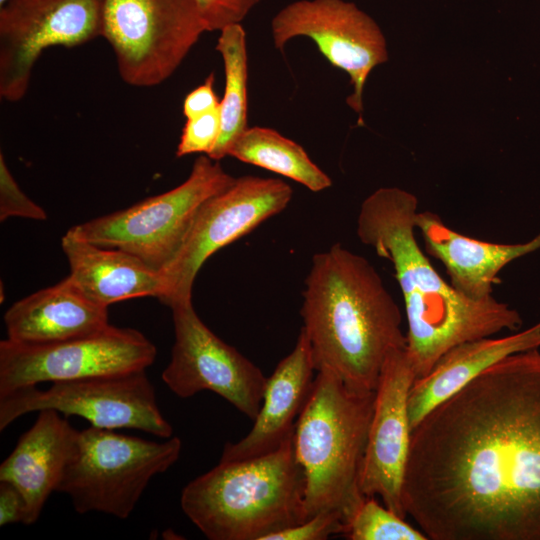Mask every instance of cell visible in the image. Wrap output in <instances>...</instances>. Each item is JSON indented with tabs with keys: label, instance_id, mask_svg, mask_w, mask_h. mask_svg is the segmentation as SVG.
Returning <instances> with one entry per match:
<instances>
[{
	"label": "cell",
	"instance_id": "6da1fadb",
	"mask_svg": "<svg viewBox=\"0 0 540 540\" xmlns=\"http://www.w3.org/2000/svg\"><path fill=\"white\" fill-rule=\"evenodd\" d=\"M403 504L428 539L540 540V351L509 355L411 430Z\"/></svg>",
	"mask_w": 540,
	"mask_h": 540
},
{
	"label": "cell",
	"instance_id": "7a4b0ae2",
	"mask_svg": "<svg viewBox=\"0 0 540 540\" xmlns=\"http://www.w3.org/2000/svg\"><path fill=\"white\" fill-rule=\"evenodd\" d=\"M416 196L397 187L375 190L361 204L359 240L391 262L402 292L408 322L407 353L417 378L426 376L454 346L516 331V309L490 296L471 299L447 283L416 239Z\"/></svg>",
	"mask_w": 540,
	"mask_h": 540
},
{
	"label": "cell",
	"instance_id": "3957f363",
	"mask_svg": "<svg viewBox=\"0 0 540 540\" xmlns=\"http://www.w3.org/2000/svg\"><path fill=\"white\" fill-rule=\"evenodd\" d=\"M316 371L375 391L388 354L407 346L400 309L375 267L341 244L312 258L300 310Z\"/></svg>",
	"mask_w": 540,
	"mask_h": 540
},
{
	"label": "cell",
	"instance_id": "277c9868",
	"mask_svg": "<svg viewBox=\"0 0 540 540\" xmlns=\"http://www.w3.org/2000/svg\"><path fill=\"white\" fill-rule=\"evenodd\" d=\"M293 436L268 454L219 461L182 490L185 515L210 540H266L307 519Z\"/></svg>",
	"mask_w": 540,
	"mask_h": 540
},
{
	"label": "cell",
	"instance_id": "5b68a950",
	"mask_svg": "<svg viewBox=\"0 0 540 540\" xmlns=\"http://www.w3.org/2000/svg\"><path fill=\"white\" fill-rule=\"evenodd\" d=\"M374 399L375 391L353 390L334 372L317 371L293 434L307 519L337 511L348 522L364 499L359 480Z\"/></svg>",
	"mask_w": 540,
	"mask_h": 540
},
{
	"label": "cell",
	"instance_id": "8992f818",
	"mask_svg": "<svg viewBox=\"0 0 540 540\" xmlns=\"http://www.w3.org/2000/svg\"><path fill=\"white\" fill-rule=\"evenodd\" d=\"M181 449L175 436L158 442L90 426L79 431L76 452L57 492L70 497L77 513L126 519L150 480L166 472Z\"/></svg>",
	"mask_w": 540,
	"mask_h": 540
},
{
	"label": "cell",
	"instance_id": "52a82bcc",
	"mask_svg": "<svg viewBox=\"0 0 540 540\" xmlns=\"http://www.w3.org/2000/svg\"><path fill=\"white\" fill-rule=\"evenodd\" d=\"M219 161L198 156L188 178L128 208L77 224V237L126 251L162 271L181 247L201 205L232 183Z\"/></svg>",
	"mask_w": 540,
	"mask_h": 540
},
{
	"label": "cell",
	"instance_id": "ba28073f",
	"mask_svg": "<svg viewBox=\"0 0 540 540\" xmlns=\"http://www.w3.org/2000/svg\"><path fill=\"white\" fill-rule=\"evenodd\" d=\"M204 32L195 0H104L101 37L134 87L167 80Z\"/></svg>",
	"mask_w": 540,
	"mask_h": 540
},
{
	"label": "cell",
	"instance_id": "9c48e42d",
	"mask_svg": "<svg viewBox=\"0 0 540 540\" xmlns=\"http://www.w3.org/2000/svg\"><path fill=\"white\" fill-rule=\"evenodd\" d=\"M292 196L281 179L246 175L207 199L178 252L160 271L165 288L160 302L168 307L192 302L195 278L207 259L282 212Z\"/></svg>",
	"mask_w": 540,
	"mask_h": 540
},
{
	"label": "cell",
	"instance_id": "30bf717a",
	"mask_svg": "<svg viewBox=\"0 0 540 540\" xmlns=\"http://www.w3.org/2000/svg\"><path fill=\"white\" fill-rule=\"evenodd\" d=\"M53 409L103 429H137L161 439L173 428L162 415L146 371L55 382L47 389L21 388L0 396V431L27 413Z\"/></svg>",
	"mask_w": 540,
	"mask_h": 540
},
{
	"label": "cell",
	"instance_id": "8fae6325",
	"mask_svg": "<svg viewBox=\"0 0 540 540\" xmlns=\"http://www.w3.org/2000/svg\"><path fill=\"white\" fill-rule=\"evenodd\" d=\"M155 345L140 331L110 325L86 337L45 345L0 342V396L37 386L146 370Z\"/></svg>",
	"mask_w": 540,
	"mask_h": 540
},
{
	"label": "cell",
	"instance_id": "7c38bea8",
	"mask_svg": "<svg viewBox=\"0 0 540 540\" xmlns=\"http://www.w3.org/2000/svg\"><path fill=\"white\" fill-rule=\"evenodd\" d=\"M104 0H7L0 6V97L20 101L44 50L74 47L102 31Z\"/></svg>",
	"mask_w": 540,
	"mask_h": 540
},
{
	"label": "cell",
	"instance_id": "4fadbf2b",
	"mask_svg": "<svg viewBox=\"0 0 540 540\" xmlns=\"http://www.w3.org/2000/svg\"><path fill=\"white\" fill-rule=\"evenodd\" d=\"M175 340L162 380L180 398L211 391L248 418L257 416L267 377L236 348L213 333L192 302L170 307Z\"/></svg>",
	"mask_w": 540,
	"mask_h": 540
},
{
	"label": "cell",
	"instance_id": "5bb4252c",
	"mask_svg": "<svg viewBox=\"0 0 540 540\" xmlns=\"http://www.w3.org/2000/svg\"><path fill=\"white\" fill-rule=\"evenodd\" d=\"M271 32L280 50L293 38L311 39L332 66L348 74L353 93L347 104L362 114L368 76L388 60L384 35L373 18L344 0H299L274 16Z\"/></svg>",
	"mask_w": 540,
	"mask_h": 540
},
{
	"label": "cell",
	"instance_id": "9a60e30c",
	"mask_svg": "<svg viewBox=\"0 0 540 540\" xmlns=\"http://www.w3.org/2000/svg\"><path fill=\"white\" fill-rule=\"evenodd\" d=\"M415 379L406 347L392 350L375 389L359 480L365 497L380 496L388 509L404 519L403 482L412 430L408 396Z\"/></svg>",
	"mask_w": 540,
	"mask_h": 540
},
{
	"label": "cell",
	"instance_id": "2e32d148",
	"mask_svg": "<svg viewBox=\"0 0 540 540\" xmlns=\"http://www.w3.org/2000/svg\"><path fill=\"white\" fill-rule=\"evenodd\" d=\"M314 371L311 345L301 328L293 350L267 378L262 404L252 429L238 442L226 443L220 461L268 454L293 436L296 421L313 384Z\"/></svg>",
	"mask_w": 540,
	"mask_h": 540
},
{
	"label": "cell",
	"instance_id": "e0dca14e",
	"mask_svg": "<svg viewBox=\"0 0 540 540\" xmlns=\"http://www.w3.org/2000/svg\"><path fill=\"white\" fill-rule=\"evenodd\" d=\"M61 415L53 409L38 411L34 424L0 465V481L14 485L25 498L26 525L38 520L77 449L79 431Z\"/></svg>",
	"mask_w": 540,
	"mask_h": 540
},
{
	"label": "cell",
	"instance_id": "ac0fdd59",
	"mask_svg": "<svg viewBox=\"0 0 540 540\" xmlns=\"http://www.w3.org/2000/svg\"><path fill=\"white\" fill-rule=\"evenodd\" d=\"M8 340L45 345L90 336L110 326L108 308L69 278L15 302L4 314Z\"/></svg>",
	"mask_w": 540,
	"mask_h": 540
},
{
	"label": "cell",
	"instance_id": "d6986e66",
	"mask_svg": "<svg viewBox=\"0 0 540 540\" xmlns=\"http://www.w3.org/2000/svg\"><path fill=\"white\" fill-rule=\"evenodd\" d=\"M415 223L427 253L443 264L451 285L475 300L492 296L493 284L506 265L540 249V233L524 243L501 244L458 233L429 211L418 212Z\"/></svg>",
	"mask_w": 540,
	"mask_h": 540
},
{
	"label": "cell",
	"instance_id": "ffe728a7",
	"mask_svg": "<svg viewBox=\"0 0 540 540\" xmlns=\"http://www.w3.org/2000/svg\"><path fill=\"white\" fill-rule=\"evenodd\" d=\"M61 247L69 265V278L92 301L111 304L138 297L164 295L160 271L120 249L106 248L81 239L67 230Z\"/></svg>",
	"mask_w": 540,
	"mask_h": 540
},
{
	"label": "cell",
	"instance_id": "44dd1931",
	"mask_svg": "<svg viewBox=\"0 0 540 540\" xmlns=\"http://www.w3.org/2000/svg\"><path fill=\"white\" fill-rule=\"evenodd\" d=\"M540 347V322L515 334L482 337L448 350L424 377L414 380L408 396L411 429L434 407L503 358Z\"/></svg>",
	"mask_w": 540,
	"mask_h": 540
},
{
	"label": "cell",
	"instance_id": "7402d4cb",
	"mask_svg": "<svg viewBox=\"0 0 540 540\" xmlns=\"http://www.w3.org/2000/svg\"><path fill=\"white\" fill-rule=\"evenodd\" d=\"M227 156L289 178L312 192L332 185L301 145L271 128L248 127L232 142Z\"/></svg>",
	"mask_w": 540,
	"mask_h": 540
},
{
	"label": "cell",
	"instance_id": "603a6c76",
	"mask_svg": "<svg viewBox=\"0 0 540 540\" xmlns=\"http://www.w3.org/2000/svg\"><path fill=\"white\" fill-rule=\"evenodd\" d=\"M215 48L223 61L225 86L219 106L221 133L209 157L220 161L227 156L232 142L248 128V55L242 25L222 29Z\"/></svg>",
	"mask_w": 540,
	"mask_h": 540
},
{
	"label": "cell",
	"instance_id": "cb8c5ba5",
	"mask_svg": "<svg viewBox=\"0 0 540 540\" xmlns=\"http://www.w3.org/2000/svg\"><path fill=\"white\" fill-rule=\"evenodd\" d=\"M350 540H426L422 530L414 528L375 497H364L351 515L344 533Z\"/></svg>",
	"mask_w": 540,
	"mask_h": 540
},
{
	"label": "cell",
	"instance_id": "d4e9b609",
	"mask_svg": "<svg viewBox=\"0 0 540 540\" xmlns=\"http://www.w3.org/2000/svg\"><path fill=\"white\" fill-rule=\"evenodd\" d=\"M221 133L220 108L198 117L186 119L176 156L190 154L210 155Z\"/></svg>",
	"mask_w": 540,
	"mask_h": 540
},
{
	"label": "cell",
	"instance_id": "484cf974",
	"mask_svg": "<svg viewBox=\"0 0 540 540\" xmlns=\"http://www.w3.org/2000/svg\"><path fill=\"white\" fill-rule=\"evenodd\" d=\"M21 217L44 221L46 211L33 202L19 187L11 174L3 154H0V221Z\"/></svg>",
	"mask_w": 540,
	"mask_h": 540
},
{
	"label": "cell",
	"instance_id": "4316f807",
	"mask_svg": "<svg viewBox=\"0 0 540 540\" xmlns=\"http://www.w3.org/2000/svg\"><path fill=\"white\" fill-rule=\"evenodd\" d=\"M346 519L337 511H323L286 530L276 532L266 540H324L344 535Z\"/></svg>",
	"mask_w": 540,
	"mask_h": 540
},
{
	"label": "cell",
	"instance_id": "83f0119b",
	"mask_svg": "<svg viewBox=\"0 0 540 540\" xmlns=\"http://www.w3.org/2000/svg\"><path fill=\"white\" fill-rule=\"evenodd\" d=\"M206 31L241 24L260 0H195Z\"/></svg>",
	"mask_w": 540,
	"mask_h": 540
},
{
	"label": "cell",
	"instance_id": "f1b7e54d",
	"mask_svg": "<svg viewBox=\"0 0 540 540\" xmlns=\"http://www.w3.org/2000/svg\"><path fill=\"white\" fill-rule=\"evenodd\" d=\"M215 74L210 73L205 81L190 91L183 101V114L186 119L198 117L220 106L215 89Z\"/></svg>",
	"mask_w": 540,
	"mask_h": 540
},
{
	"label": "cell",
	"instance_id": "f546056e",
	"mask_svg": "<svg viewBox=\"0 0 540 540\" xmlns=\"http://www.w3.org/2000/svg\"><path fill=\"white\" fill-rule=\"evenodd\" d=\"M26 501L22 493L12 484L0 481V526L24 523Z\"/></svg>",
	"mask_w": 540,
	"mask_h": 540
},
{
	"label": "cell",
	"instance_id": "4dcf8cb0",
	"mask_svg": "<svg viewBox=\"0 0 540 540\" xmlns=\"http://www.w3.org/2000/svg\"><path fill=\"white\" fill-rule=\"evenodd\" d=\"M7 0H0V6L3 5Z\"/></svg>",
	"mask_w": 540,
	"mask_h": 540
}]
</instances>
